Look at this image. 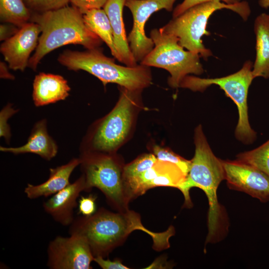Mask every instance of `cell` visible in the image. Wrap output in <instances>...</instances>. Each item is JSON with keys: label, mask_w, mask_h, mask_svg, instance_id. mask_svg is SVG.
I'll use <instances>...</instances> for the list:
<instances>
[{"label": "cell", "mask_w": 269, "mask_h": 269, "mask_svg": "<svg viewBox=\"0 0 269 269\" xmlns=\"http://www.w3.org/2000/svg\"><path fill=\"white\" fill-rule=\"evenodd\" d=\"M135 230H141L153 239L157 250L169 247V239L174 234L169 228L163 233H154L142 224L139 215L129 210L114 213L100 208L89 217L74 219L69 228L70 234L83 237L87 242L95 257H106L115 248L121 245L128 236Z\"/></svg>", "instance_id": "1"}, {"label": "cell", "mask_w": 269, "mask_h": 269, "mask_svg": "<svg viewBox=\"0 0 269 269\" xmlns=\"http://www.w3.org/2000/svg\"><path fill=\"white\" fill-rule=\"evenodd\" d=\"M194 142V155L186 180L178 189L184 196L186 207H191L192 204L189 194L191 188L197 187L204 192L209 203L206 244L217 243L225 237L229 228L227 213L218 202L217 195L220 183L225 180L224 170L222 160L214 154L206 137H198Z\"/></svg>", "instance_id": "2"}, {"label": "cell", "mask_w": 269, "mask_h": 269, "mask_svg": "<svg viewBox=\"0 0 269 269\" xmlns=\"http://www.w3.org/2000/svg\"><path fill=\"white\" fill-rule=\"evenodd\" d=\"M30 21L38 24L41 29L38 45L28 63V67L33 71L45 56L60 47L77 44L90 49L100 47L102 44L85 24L83 14L73 6L32 12Z\"/></svg>", "instance_id": "3"}, {"label": "cell", "mask_w": 269, "mask_h": 269, "mask_svg": "<svg viewBox=\"0 0 269 269\" xmlns=\"http://www.w3.org/2000/svg\"><path fill=\"white\" fill-rule=\"evenodd\" d=\"M68 70H83L99 79L104 86L115 83L130 90H142L152 81L150 67L139 64L135 66H121L106 56L101 48L84 51L66 50L57 58Z\"/></svg>", "instance_id": "4"}, {"label": "cell", "mask_w": 269, "mask_h": 269, "mask_svg": "<svg viewBox=\"0 0 269 269\" xmlns=\"http://www.w3.org/2000/svg\"><path fill=\"white\" fill-rule=\"evenodd\" d=\"M120 88L116 105L93 127L84 138L81 152L115 154L126 140L138 111L142 90Z\"/></svg>", "instance_id": "5"}, {"label": "cell", "mask_w": 269, "mask_h": 269, "mask_svg": "<svg viewBox=\"0 0 269 269\" xmlns=\"http://www.w3.org/2000/svg\"><path fill=\"white\" fill-rule=\"evenodd\" d=\"M223 9L235 12L244 20H247L251 14L249 3L245 1L235 4L219 0L209 1L191 7L179 15L172 17L160 29L175 35L181 46L206 60L212 53L205 47L201 38L203 35L210 34L206 30L209 17L216 11Z\"/></svg>", "instance_id": "6"}, {"label": "cell", "mask_w": 269, "mask_h": 269, "mask_svg": "<svg viewBox=\"0 0 269 269\" xmlns=\"http://www.w3.org/2000/svg\"><path fill=\"white\" fill-rule=\"evenodd\" d=\"M253 67V62L248 60L237 72L220 78H201L187 75L181 81L179 86V87L194 92H203L213 85L218 86L237 107L239 118L235 130V136L238 140L246 144L253 143L257 138V133L250 124L248 107L249 89L255 79Z\"/></svg>", "instance_id": "7"}, {"label": "cell", "mask_w": 269, "mask_h": 269, "mask_svg": "<svg viewBox=\"0 0 269 269\" xmlns=\"http://www.w3.org/2000/svg\"><path fill=\"white\" fill-rule=\"evenodd\" d=\"M81 168L84 176L86 192L98 188L108 203L118 212L129 210L123 179V165L115 154L81 152Z\"/></svg>", "instance_id": "8"}, {"label": "cell", "mask_w": 269, "mask_h": 269, "mask_svg": "<svg viewBox=\"0 0 269 269\" xmlns=\"http://www.w3.org/2000/svg\"><path fill=\"white\" fill-rule=\"evenodd\" d=\"M150 37L154 47L140 64L167 71L170 75L168 79L170 87L179 88L181 81L189 74L200 75L203 73L200 56L185 50L176 36L155 28L151 30Z\"/></svg>", "instance_id": "9"}, {"label": "cell", "mask_w": 269, "mask_h": 269, "mask_svg": "<svg viewBox=\"0 0 269 269\" xmlns=\"http://www.w3.org/2000/svg\"><path fill=\"white\" fill-rule=\"evenodd\" d=\"M176 0H127L125 6L131 12L133 18L132 29L128 40L131 50L136 62L140 63L152 50L154 43L146 35L145 25L150 16L155 12L164 9L173 10Z\"/></svg>", "instance_id": "10"}, {"label": "cell", "mask_w": 269, "mask_h": 269, "mask_svg": "<svg viewBox=\"0 0 269 269\" xmlns=\"http://www.w3.org/2000/svg\"><path fill=\"white\" fill-rule=\"evenodd\" d=\"M47 257L52 269H90L94 259L86 240L77 234L56 237L48 245Z\"/></svg>", "instance_id": "11"}, {"label": "cell", "mask_w": 269, "mask_h": 269, "mask_svg": "<svg viewBox=\"0 0 269 269\" xmlns=\"http://www.w3.org/2000/svg\"><path fill=\"white\" fill-rule=\"evenodd\" d=\"M222 160L225 180L232 190L245 192L262 203L269 201V176L236 159Z\"/></svg>", "instance_id": "12"}, {"label": "cell", "mask_w": 269, "mask_h": 269, "mask_svg": "<svg viewBox=\"0 0 269 269\" xmlns=\"http://www.w3.org/2000/svg\"><path fill=\"white\" fill-rule=\"evenodd\" d=\"M40 33L39 25L29 21L12 37L2 41L0 51L9 68L23 71L28 66L30 55L38 45Z\"/></svg>", "instance_id": "13"}, {"label": "cell", "mask_w": 269, "mask_h": 269, "mask_svg": "<svg viewBox=\"0 0 269 269\" xmlns=\"http://www.w3.org/2000/svg\"><path fill=\"white\" fill-rule=\"evenodd\" d=\"M84 176L53 195L43 204L45 211L56 222L64 226L71 225L74 221V209L78 206V198L82 191H86Z\"/></svg>", "instance_id": "14"}, {"label": "cell", "mask_w": 269, "mask_h": 269, "mask_svg": "<svg viewBox=\"0 0 269 269\" xmlns=\"http://www.w3.org/2000/svg\"><path fill=\"white\" fill-rule=\"evenodd\" d=\"M70 90L67 81L63 76L40 72L33 80L34 104L40 107L64 100L69 95Z\"/></svg>", "instance_id": "15"}, {"label": "cell", "mask_w": 269, "mask_h": 269, "mask_svg": "<svg viewBox=\"0 0 269 269\" xmlns=\"http://www.w3.org/2000/svg\"><path fill=\"white\" fill-rule=\"evenodd\" d=\"M0 150L15 155L34 153L45 160H50L56 155L58 146L48 133L46 120L43 119L35 124L24 145L14 147L0 146Z\"/></svg>", "instance_id": "16"}, {"label": "cell", "mask_w": 269, "mask_h": 269, "mask_svg": "<svg viewBox=\"0 0 269 269\" xmlns=\"http://www.w3.org/2000/svg\"><path fill=\"white\" fill-rule=\"evenodd\" d=\"M127 0H108L103 9L110 20L118 61L128 66L137 65L131 50L123 19V8Z\"/></svg>", "instance_id": "17"}, {"label": "cell", "mask_w": 269, "mask_h": 269, "mask_svg": "<svg viewBox=\"0 0 269 269\" xmlns=\"http://www.w3.org/2000/svg\"><path fill=\"white\" fill-rule=\"evenodd\" d=\"M81 163L80 158H74L66 164L51 168L48 178L38 185L27 184L24 189L26 196L30 199L54 195L70 184V176Z\"/></svg>", "instance_id": "18"}, {"label": "cell", "mask_w": 269, "mask_h": 269, "mask_svg": "<svg viewBox=\"0 0 269 269\" xmlns=\"http://www.w3.org/2000/svg\"><path fill=\"white\" fill-rule=\"evenodd\" d=\"M256 56L253 67L255 78H269V13H262L254 21Z\"/></svg>", "instance_id": "19"}, {"label": "cell", "mask_w": 269, "mask_h": 269, "mask_svg": "<svg viewBox=\"0 0 269 269\" xmlns=\"http://www.w3.org/2000/svg\"><path fill=\"white\" fill-rule=\"evenodd\" d=\"M83 18L87 27L107 44L112 55L118 60L112 27L104 9L98 8L88 10L83 13Z\"/></svg>", "instance_id": "20"}, {"label": "cell", "mask_w": 269, "mask_h": 269, "mask_svg": "<svg viewBox=\"0 0 269 269\" xmlns=\"http://www.w3.org/2000/svg\"><path fill=\"white\" fill-rule=\"evenodd\" d=\"M32 12L24 0H0V20L2 23L21 28L30 21Z\"/></svg>", "instance_id": "21"}, {"label": "cell", "mask_w": 269, "mask_h": 269, "mask_svg": "<svg viewBox=\"0 0 269 269\" xmlns=\"http://www.w3.org/2000/svg\"><path fill=\"white\" fill-rule=\"evenodd\" d=\"M236 160L251 165L269 176V139L257 148L239 153Z\"/></svg>", "instance_id": "22"}, {"label": "cell", "mask_w": 269, "mask_h": 269, "mask_svg": "<svg viewBox=\"0 0 269 269\" xmlns=\"http://www.w3.org/2000/svg\"><path fill=\"white\" fill-rule=\"evenodd\" d=\"M157 160V158L153 153H146L141 155L131 162L124 165V181L150 168Z\"/></svg>", "instance_id": "23"}, {"label": "cell", "mask_w": 269, "mask_h": 269, "mask_svg": "<svg viewBox=\"0 0 269 269\" xmlns=\"http://www.w3.org/2000/svg\"><path fill=\"white\" fill-rule=\"evenodd\" d=\"M153 154L159 160L167 161L178 165L184 172L188 174L191 160H187L176 154L170 149L154 145L152 147Z\"/></svg>", "instance_id": "24"}, {"label": "cell", "mask_w": 269, "mask_h": 269, "mask_svg": "<svg viewBox=\"0 0 269 269\" xmlns=\"http://www.w3.org/2000/svg\"><path fill=\"white\" fill-rule=\"evenodd\" d=\"M31 12L41 13L66 6L70 0H24Z\"/></svg>", "instance_id": "25"}, {"label": "cell", "mask_w": 269, "mask_h": 269, "mask_svg": "<svg viewBox=\"0 0 269 269\" xmlns=\"http://www.w3.org/2000/svg\"><path fill=\"white\" fill-rule=\"evenodd\" d=\"M18 111L14 109L10 104H7L0 112V136L3 137L7 142H9L11 132L7 121Z\"/></svg>", "instance_id": "26"}, {"label": "cell", "mask_w": 269, "mask_h": 269, "mask_svg": "<svg viewBox=\"0 0 269 269\" xmlns=\"http://www.w3.org/2000/svg\"><path fill=\"white\" fill-rule=\"evenodd\" d=\"M96 197L90 194L88 196H82L78 203V213L84 217H89L96 212Z\"/></svg>", "instance_id": "27"}, {"label": "cell", "mask_w": 269, "mask_h": 269, "mask_svg": "<svg viewBox=\"0 0 269 269\" xmlns=\"http://www.w3.org/2000/svg\"><path fill=\"white\" fill-rule=\"evenodd\" d=\"M215 0H219L228 4H235L242 1V0H184L173 9L172 17L179 15L188 8L195 5Z\"/></svg>", "instance_id": "28"}, {"label": "cell", "mask_w": 269, "mask_h": 269, "mask_svg": "<svg viewBox=\"0 0 269 269\" xmlns=\"http://www.w3.org/2000/svg\"><path fill=\"white\" fill-rule=\"evenodd\" d=\"M108 0H70L72 6L78 9L83 14L85 12L98 8H103Z\"/></svg>", "instance_id": "29"}, {"label": "cell", "mask_w": 269, "mask_h": 269, "mask_svg": "<svg viewBox=\"0 0 269 269\" xmlns=\"http://www.w3.org/2000/svg\"><path fill=\"white\" fill-rule=\"evenodd\" d=\"M94 261L103 269H129L119 260L110 261L105 260L101 256L94 257Z\"/></svg>", "instance_id": "30"}, {"label": "cell", "mask_w": 269, "mask_h": 269, "mask_svg": "<svg viewBox=\"0 0 269 269\" xmlns=\"http://www.w3.org/2000/svg\"><path fill=\"white\" fill-rule=\"evenodd\" d=\"M20 29L17 26L8 23L0 25V40L3 41L14 35Z\"/></svg>", "instance_id": "31"}, {"label": "cell", "mask_w": 269, "mask_h": 269, "mask_svg": "<svg viewBox=\"0 0 269 269\" xmlns=\"http://www.w3.org/2000/svg\"><path fill=\"white\" fill-rule=\"evenodd\" d=\"M8 66L2 61L0 62V77L1 79L14 80V76L10 73L8 69Z\"/></svg>", "instance_id": "32"}, {"label": "cell", "mask_w": 269, "mask_h": 269, "mask_svg": "<svg viewBox=\"0 0 269 269\" xmlns=\"http://www.w3.org/2000/svg\"><path fill=\"white\" fill-rule=\"evenodd\" d=\"M259 5L263 8L269 7V0H259Z\"/></svg>", "instance_id": "33"}]
</instances>
